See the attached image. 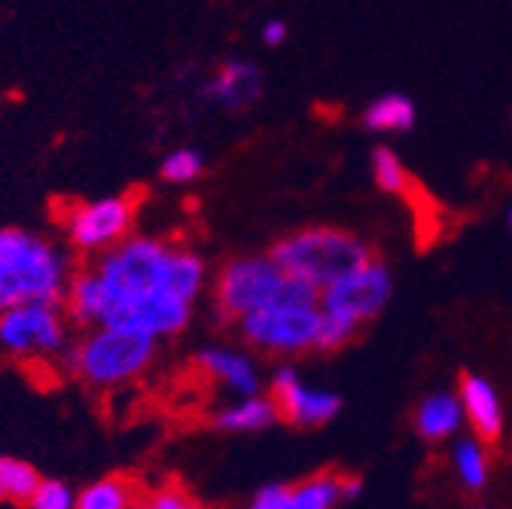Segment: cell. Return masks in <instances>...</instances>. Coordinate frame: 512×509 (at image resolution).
Wrapping results in <instances>:
<instances>
[{"mask_svg":"<svg viewBox=\"0 0 512 509\" xmlns=\"http://www.w3.org/2000/svg\"><path fill=\"white\" fill-rule=\"evenodd\" d=\"M205 171H208V162L199 147H174L159 162V177L162 183H171V186L196 183L205 177Z\"/></svg>","mask_w":512,"mask_h":509,"instance_id":"cell-22","label":"cell"},{"mask_svg":"<svg viewBox=\"0 0 512 509\" xmlns=\"http://www.w3.org/2000/svg\"><path fill=\"white\" fill-rule=\"evenodd\" d=\"M278 406L272 397L253 394V397H238V403L223 406L214 415V427L226 430V433H260L269 430L272 424H278Z\"/></svg>","mask_w":512,"mask_h":509,"instance_id":"cell-16","label":"cell"},{"mask_svg":"<svg viewBox=\"0 0 512 509\" xmlns=\"http://www.w3.org/2000/svg\"><path fill=\"white\" fill-rule=\"evenodd\" d=\"M506 223H509V232H512V205H509V211H506Z\"/></svg>","mask_w":512,"mask_h":509,"instance_id":"cell-28","label":"cell"},{"mask_svg":"<svg viewBox=\"0 0 512 509\" xmlns=\"http://www.w3.org/2000/svg\"><path fill=\"white\" fill-rule=\"evenodd\" d=\"M208 284L199 250L156 235H128L74 272L64 308L83 327H116L162 342L192 324Z\"/></svg>","mask_w":512,"mask_h":509,"instance_id":"cell-1","label":"cell"},{"mask_svg":"<svg viewBox=\"0 0 512 509\" xmlns=\"http://www.w3.org/2000/svg\"><path fill=\"white\" fill-rule=\"evenodd\" d=\"M159 354V342L150 336L125 333L116 327H92L80 342L64 351L71 372L89 388L110 391L144 375Z\"/></svg>","mask_w":512,"mask_h":509,"instance_id":"cell-5","label":"cell"},{"mask_svg":"<svg viewBox=\"0 0 512 509\" xmlns=\"http://www.w3.org/2000/svg\"><path fill=\"white\" fill-rule=\"evenodd\" d=\"M135 509H205L202 500L186 491L183 485H159V488H150V491H141Z\"/></svg>","mask_w":512,"mask_h":509,"instance_id":"cell-23","label":"cell"},{"mask_svg":"<svg viewBox=\"0 0 512 509\" xmlns=\"http://www.w3.org/2000/svg\"><path fill=\"white\" fill-rule=\"evenodd\" d=\"M275 302L320 305V290L302 278L287 275L272 253L232 257L211 278V305L223 324L235 327L241 317L263 311Z\"/></svg>","mask_w":512,"mask_h":509,"instance_id":"cell-3","label":"cell"},{"mask_svg":"<svg viewBox=\"0 0 512 509\" xmlns=\"http://www.w3.org/2000/svg\"><path fill=\"white\" fill-rule=\"evenodd\" d=\"M269 253L287 275L302 278L317 290H327L351 269L366 263L372 257V247L363 235H357L348 226L314 223L287 232L272 244Z\"/></svg>","mask_w":512,"mask_h":509,"instance_id":"cell-4","label":"cell"},{"mask_svg":"<svg viewBox=\"0 0 512 509\" xmlns=\"http://www.w3.org/2000/svg\"><path fill=\"white\" fill-rule=\"evenodd\" d=\"M269 397L278 406V415L284 424L293 427H324L342 412V397L324 388H311L302 381V375L290 366L281 363L272 378H269Z\"/></svg>","mask_w":512,"mask_h":509,"instance_id":"cell-10","label":"cell"},{"mask_svg":"<svg viewBox=\"0 0 512 509\" xmlns=\"http://www.w3.org/2000/svg\"><path fill=\"white\" fill-rule=\"evenodd\" d=\"M247 509H293L290 506V485H266L253 494Z\"/></svg>","mask_w":512,"mask_h":509,"instance_id":"cell-26","label":"cell"},{"mask_svg":"<svg viewBox=\"0 0 512 509\" xmlns=\"http://www.w3.org/2000/svg\"><path fill=\"white\" fill-rule=\"evenodd\" d=\"M369 174H372V183L381 189L384 196H406L412 189V171L406 168L403 156L388 144H375L372 147Z\"/></svg>","mask_w":512,"mask_h":509,"instance_id":"cell-19","label":"cell"},{"mask_svg":"<svg viewBox=\"0 0 512 509\" xmlns=\"http://www.w3.org/2000/svg\"><path fill=\"white\" fill-rule=\"evenodd\" d=\"M266 92V74L253 58L232 55L199 83V101L223 110V113H244Z\"/></svg>","mask_w":512,"mask_h":509,"instance_id":"cell-11","label":"cell"},{"mask_svg":"<svg viewBox=\"0 0 512 509\" xmlns=\"http://www.w3.org/2000/svg\"><path fill=\"white\" fill-rule=\"evenodd\" d=\"M0 348L19 360L64 357L71 348V324L64 302H28L0 311Z\"/></svg>","mask_w":512,"mask_h":509,"instance_id":"cell-8","label":"cell"},{"mask_svg":"<svg viewBox=\"0 0 512 509\" xmlns=\"http://www.w3.org/2000/svg\"><path fill=\"white\" fill-rule=\"evenodd\" d=\"M141 488L125 476H107L83 488L77 497V509H135Z\"/></svg>","mask_w":512,"mask_h":509,"instance_id":"cell-20","label":"cell"},{"mask_svg":"<svg viewBox=\"0 0 512 509\" xmlns=\"http://www.w3.org/2000/svg\"><path fill=\"white\" fill-rule=\"evenodd\" d=\"M363 330L348 324V321H339L333 314H324V324H320V342H317V354H339L342 348H348L351 342H357Z\"/></svg>","mask_w":512,"mask_h":509,"instance_id":"cell-24","label":"cell"},{"mask_svg":"<svg viewBox=\"0 0 512 509\" xmlns=\"http://www.w3.org/2000/svg\"><path fill=\"white\" fill-rule=\"evenodd\" d=\"M260 40L269 49H281L290 40V25L284 19H266L263 28H260Z\"/></svg>","mask_w":512,"mask_h":509,"instance_id":"cell-27","label":"cell"},{"mask_svg":"<svg viewBox=\"0 0 512 509\" xmlns=\"http://www.w3.org/2000/svg\"><path fill=\"white\" fill-rule=\"evenodd\" d=\"M28 506L31 509H77V497H74V491L64 485V482L43 479Z\"/></svg>","mask_w":512,"mask_h":509,"instance_id":"cell-25","label":"cell"},{"mask_svg":"<svg viewBox=\"0 0 512 509\" xmlns=\"http://www.w3.org/2000/svg\"><path fill=\"white\" fill-rule=\"evenodd\" d=\"M320 324H324L320 305L275 302L263 311L241 317L235 330L250 351L272 354V357H302V354H317Z\"/></svg>","mask_w":512,"mask_h":509,"instance_id":"cell-6","label":"cell"},{"mask_svg":"<svg viewBox=\"0 0 512 509\" xmlns=\"http://www.w3.org/2000/svg\"><path fill=\"white\" fill-rule=\"evenodd\" d=\"M458 397L464 406V418L473 430L476 439H482L485 445H500L503 442V403L494 391V385L488 378L476 375V372H461L458 378Z\"/></svg>","mask_w":512,"mask_h":509,"instance_id":"cell-12","label":"cell"},{"mask_svg":"<svg viewBox=\"0 0 512 509\" xmlns=\"http://www.w3.org/2000/svg\"><path fill=\"white\" fill-rule=\"evenodd\" d=\"M464 406L458 394L433 391L415 406V433L424 442H445L461 433L464 427Z\"/></svg>","mask_w":512,"mask_h":509,"instance_id":"cell-15","label":"cell"},{"mask_svg":"<svg viewBox=\"0 0 512 509\" xmlns=\"http://www.w3.org/2000/svg\"><path fill=\"white\" fill-rule=\"evenodd\" d=\"M74 272L68 250L52 238L0 226V311L28 302H64Z\"/></svg>","mask_w":512,"mask_h":509,"instance_id":"cell-2","label":"cell"},{"mask_svg":"<svg viewBox=\"0 0 512 509\" xmlns=\"http://www.w3.org/2000/svg\"><path fill=\"white\" fill-rule=\"evenodd\" d=\"M40 482L43 479L31 464L19 458H0V503L28 506Z\"/></svg>","mask_w":512,"mask_h":509,"instance_id":"cell-21","label":"cell"},{"mask_svg":"<svg viewBox=\"0 0 512 509\" xmlns=\"http://www.w3.org/2000/svg\"><path fill=\"white\" fill-rule=\"evenodd\" d=\"M415 122H418V107L406 92H381L360 113V125L378 138L409 135L415 129Z\"/></svg>","mask_w":512,"mask_h":509,"instance_id":"cell-14","label":"cell"},{"mask_svg":"<svg viewBox=\"0 0 512 509\" xmlns=\"http://www.w3.org/2000/svg\"><path fill=\"white\" fill-rule=\"evenodd\" d=\"M135 220H138V202L135 196L125 193L71 202L58 217L68 247H74L89 260L122 244L128 235H135Z\"/></svg>","mask_w":512,"mask_h":509,"instance_id":"cell-7","label":"cell"},{"mask_svg":"<svg viewBox=\"0 0 512 509\" xmlns=\"http://www.w3.org/2000/svg\"><path fill=\"white\" fill-rule=\"evenodd\" d=\"M345 473L339 470H320L302 482L290 485V506L293 509H339Z\"/></svg>","mask_w":512,"mask_h":509,"instance_id":"cell-18","label":"cell"},{"mask_svg":"<svg viewBox=\"0 0 512 509\" xmlns=\"http://www.w3.org/2000/svg\"><path fill=\"white\" fill-rule=\"evenodd\" d=\"M452 470L461 488L482 491L491 479V461H488V445L476 436H458L452 445Z\"/></svg>","mask_w":512,"mask_h":509,"instance_id":"cell-17","label":"cell"},{"mask_svg":"<svg viewBox=\"0 0 512 509\" xmlns=\"http://www.w3.org/2000/svg\"><path fill=\"white\" fill-rule=\"evenodd\" d=\"M196 369L205 372L211 381H217V385H223L226 391H232L235 397H253L263 388L256 360L238 348H226V345L202 348L196 354Z\"/></svg>","mask_w":512,"mask_h":509,"instance_id":"cell-13","label":"cell"},{"mask_svg":"<svg viewBox=\"0 0 512 509\" xmlns=\"http://www.w3.org/2000/svg\"><path fill=\"white\" fill-rule=\"evenodd\" d=\"M391 296H394V272L378 253H372L366 263L351 269L345 278H339L327 290H320V311L363 330L388 308Z\"/></svg>","mask_w":512,"mask_h":509,"instance_id":"cell-9","label":"cell"}]
</instances>
